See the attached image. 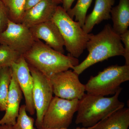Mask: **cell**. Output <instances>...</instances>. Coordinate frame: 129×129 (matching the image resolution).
Segmentation results:
<instances>
[{
    "label": "cell",
    "instance_id": "6da1fadb",
    "mask_svg": "<svg viewBox=\"0 0 129 129\" xmlns=\"http://www.w3.org/2000/svg\"><path fill=\"white\" fill-rule=\"evenodd\" d=\"M86 48L89 52L87 57L72 69L79 75L93 64L113 57L123 56L124 53L120 35L109 24L96 35L90 34Z\"/></svg>",
    "mask_w": 129,
    "mask_h": 129
},
{
    "label": "cell",
    "instance_id": "7a4b0ae2",
    "mask_svg": "<svg viewBox=\"0 0 129 129\" xmlns=\"http://www.w3.org/2000/svg\"><path fill=\"white\" fill-rule=\"evenodd\" d=\"M23 55L29 65L48 78L72 69L79 63L78 58L65 55L39 40L35 41L30 49Z\"/></svg>",
    "mask_w": 129,
    "mask_h": 129
},
{
    "label": "cell",
    "instance_id": "3957f363",
    "mask_svg": "<svg viewBox=\"0 0 129 129\" xmlns=\"http://www.w3.org/2000/svg\"><path fill=\"white\" fill-rule=\"evenodd\" d=\"M122 90L120 87L111 97L85 94L79 100L76 124H81L85 128L92 127L124 108V103L119 99Z\"/></svg>",
    "mask_w": 129,
    "mask_h": 129
},
{
    "label": "cell",
    "instance_id": "277c9868",
    "mask_svg": "<svg viewBox=\"0 0 129 129\" xmlns=\"http://www.w3.org/2000/svg\"><path fill=\"white\" fill-rule=\"evenodd\" d=\"M51 20L60 30L70 55L78 58L86 49L90 34H86L79 24L58 5Z\"/></svg>",
    "mask_w": 129,
    "mask_h": 129
},
{
    "label": "cell",
    "instance_id": "5b68a950",
    "mask_svg": "<svg viewBox=\"0 0 129 129\" xmlns=\"http://www.w3.org/2000/svg\"><path fill=\"white\" fill-rule=\"evenodd\" d=\"M129 80V66H110L91 76L85 85L87 94L95 95H114L122 83Z\"/></svg>",
    "mask_w": 129,
    "mask_h": 129
},
{
    "label": "cell",
    "instance_id": "8992f818",
    "mask_svg": "<svg viewBox=\"0 0 129 129\" xmlns=\"http://www.w3.org/2000/svg\"><path fill=\"white\" fill-rule=\"evenodd\" d=\"M79 101L53 97L44 114L42 128H68L77 112Z\"/></svg>",
    "mask_w": 129,
    "mask_h": 129
},
{
    "label": "cell",
    "instance_id": "52a82bcc",
    "mask_svg": "<svg viewBox=\"0 0 129 129\" xmlns=\"http://www.w3.org/2000/svg\"><path fill=\"white\" fill-rule=\"evenodd\" d=\"M29 67L34 82L33 99L37 116L35 125L39 129L42 127L44 114L53 97V90L48 77L32 66Z\"/></svg>",
    "mask_w": 129,
    "mask_h": 129
},
{
    "label": "cell",
    "instance_id": "ba28073f",
    "mask_svg": "<svg viewBox=\"0 0 129 129\" xmlns=\"http://www.w3.org/2000/svg\"><path fill=\"white\" fill-rule=\"evenodd\" d=\"M79 75L68 70L49 77L53 94L67 100H80L85 94V85L81 83Z\"/></svg>",
    "mask_w": 129,
    "mask_h": 129
},
{
    "label": "cell",
    "instance_id": "9c48e42d",
    "mask_svg": "<svg viewBox=\"0 0 129 129\" xmlns=\"http://www.w3.org/2000/svg\"><path fill=\"white\" fill-rule=\"evenodd\" d=\"M35 41L29 28L9 19L6 28L0 33V44L7 46L21 55L30 49Z\"/></svg>",
    "mask_w": 129,
    "mask_h": 129
},
{
    "label": "cell",
    "instance_id": "30bf717a",
    "mask_svg": "<svg viewBox=\"0 0 129 129\" xmlns=\"http://www.w3.org/2000/svg\"><path fill=\"white\" fill-rule=\"evenodd\" d=\"M11 68L24 96L26 111L34 115L36 112L33 99L34 82L28 64L22 55Z\"/></svg>",
    "mask_w": 129,
    "mask_h": 129
},
{
    "label": "cell",
    "instance_id": "8fae6325",
    "mask_svg": "<svg viewBox=\"0 0 129 129\" xmlns=\"http://www.w3.org/2000/svg\"><path fill=\"white\" fill-rule=\"evenodd\" d=\"M35 40H42L54 50L64 54V42L56 25L51 20L29 28Z\"/></svg>",
    "mask_w": 129,
    "mask_h": 129
},
{
    "label": "cell",
    "instance_id": "7c38bea8",
    "mask_svg": "<svg viewBox=\"0 0 129 129\" xmlns=\"http://www.w3.org/2000/svg\"><path fill=\"white\" fill-rule=\"evenodd\" d=\"M57 4L52 0H43L25 11L21 23L29 28L51 20Z\"/></svg>",
    "mask_w": 129,
    "mask_h": 129
},
{
    "label": "cell",
    "instance_id": "4fadbf2b",
    "mask_svg": "<svg viewBox=\"0 0 129 129\" xmlns=\"http://www.w3.org/2000/svg\"><path fill=\"white\" fill-rule=\"evenodd\" d=\"M22 94L17 79L12 73L6 113L3 117L0 119V125L6 124L12 126L15 124L18 115Z\"/></svg>",
    "mask_w": 129,
    "mask_h": 129
},
{
    "label": "cell",
    "instance_id": "5bb4252c",
    "mask_svg": "<svg viewBox=\"0 0 129 129\" xmlns=\"http://www.w3.org/2000/svg\"><path fill=\"white\" fill-rule=\"evenodd\" d=\"M114 2L115 0H95L94 9L86 16L82 27L86 34H89L96 24L111 18V11Z\"/></svg>",
    "mask_w": 129,
    "mask_h": 129
},
{
    "label": "cell",
    "instance_id": "9a60e30c",
    "mask_svg": "<svg viewBox=\"0 0 129 129\" xmlns=\"http://www.w3.org/2000/svg\"><path fill=\"white\" fill-rule=\"evenodd\" d=\"M111 15L114 31L119 35L126 32L129 25V0H119L118 5L112 8Z\"/></svg>",
    "mask_w": 129,
    "mask_h": 129
},
{
    "label": "cell",
    "instance_id": "2e32d148",
    "mask_svg": "<svg viewBox=\"0 0 129 129\" xmlns=\"http://www.w3.org/2000/svg\"><path fill=\"white\" fill-rule=\"evenodd\" d=\"M129 109L123 108L99 121L92 129H128Z\"/></svg>",
    "mask_w": 129,
    "mask_h": 129
},
{
    "label": "cell",
    "instance_id": "e0dca14e",
    "mask_svg": "<svg viewBox=\"0 0 129 129\" xmlns=\"http://www.w3.org/2000/svg\"><path fill=\"white\" fill-rule=\"evenodd\" d=\"M12 76L11 67L0 69V111H5Z\"/></svg>",
    "mask_w": 129,
    "mask_h": 129
},
{
    "label": "cell",
    "instance_id": "ac0fdd59",
    "mask_svg": "<svg viewBox=\"0 0 129 129\" xmlns=\"http://www.w3.org/2000/svg\"><path fill=\"white\" fill-rule=\"evenodd\" d=\"M9 13L10 21L21 23L25 11L26 0H2Z\"/></svg>",
    "mask_w": 129,
    "mask_h": 129
},
{
    "label": "cell",
    "instance_id": "d6986e66",
    "mask_svg": "<svg viewBox=\"0 0 129 129\" xmlns=\"http://www.w3.org/2000/svg\"><path fill=\"white\" fill-rule=\"evenodd\" d=\"M92 0H78L73 8H70L67 13L72 19L75 17V21L78 22L81 27L84 24L88 9L91 5Z\"/></svg>",
    "mask_w": 129,
    "mask_h": 129
},
{
    "label": "cell",
    "instance_id": "ffe728a7",
    "mask_svg": "<svg viewBox=\"0 0 129 129\" xmlns=\"http://www.w3.org/2000/svg\"><path fill=\"white\" fill-rule=\"evenodd\" d=\"M22 55L7 46L0 44V69L11 67Z\"/></svg>",
    "mask_w": 129,
    "mask_h": 129
},
{
    "label": "cell",
    "instance_id": "44dd1931",
    "mask_svg": "<svg viewBox=\"0 0 129 129\" xmlns=\"http://www.w3.org/2000/svg\"><path fill=\"white\" fill-rule=\"evenodd\" d=\"M25 104L22 105L16 123L11 126L12 129H36L34 127V119L28 116Z\"/></svg>",
    "mask_w": 129,
    "mask_h": 129
},
{
    "label": "cell",
    "instance_id": "7402d4cb",
    "mask_svg": "<svg viewBox=\"0 0 129 129\" xmlns=\"http://www.w3.org/2000/svg\"><path fill=\"white\" fill-rule=\"evenodd\" d=\"M9 19L7 9L2 0H0V33L6 28Z\"/></svg>",
    "mask_w": 129,
    "mask_h": 129
},
{
    "label": "cell",
    "instance_id": "603a6c76",
    "mask_svg": "<svg viewBox=\"0 0 129 129\" xmlns=\"http://www.w3.org/2000/svg\"><path fill=\"white\" fill-rule=\"evenodd\" d=\"M120 39L123 43L124 53L123 56L125 60V65L129 66V30L120 35Z\"/></svg>",
    "mask_w": 129,
    "mask_h": 129
},
{
    "label": "cell",
    "instance_id": "cb8c5ba5",
    "mask_svg": "<svg viewBox=\"0 0 129 129\" xmlns=\"http://www.w3.org/2000/svg\"><path fill=\"white\" fill-rule=\"evenodd\" d=\"M43 0H26L25 2V11L37 5Z\"/></svg>",
    "mask_w": 129,
    "mask_h": 129
},
{
    "label": "cell",
    "instance_id": "d4e9b609",
    "mask_svg": "<svg viewBox=\"0 0 129 129\" xmlns=\"http://www.w3.org/2000/svg\"><path fill=\"white\" fill-rule=\"evenodd\" d=\"M75 0H62V7L66 11L71 8L73 3Z\"/></svg>",
    "mask_w": 129,
    "mask_h": 129
},
{
    "label": "cell",
    "instance_id": "484cf974",
    "mask_svg": "<svg viewBox=\"0 0 129 129\" xmlns=\"http://www.w3.org/2000/svg\"><path fill=\"white\" fill-rule=\"evenodd\" d=\"M0 129H12L11 125L4 124L0 125Z\"/></svg>",
    "mask_w": 129,
    "mask_h": 129
},
{
    "label": "cell",
    "instance_id": "4316f807",
    "mask_svg": "<svg viewBox=\"0 0 129 129\" xmlns=\"http://www.w3.org/2000/svg\"><path fill=\"white\" fill-rule=\"evenodd\" d=\"M94 125L92 126V127H87V128H85V127H83V128H77L74 129H92V128L94 127ZM37 129H69L68 128H60V129H49V128H41Z\"/></svg>",
    "mask_w": 129,
    "mask_h": 129
},
{
    "label": "cell",
    "instance_id": "83f0119b",
    "mask_svg": "<svg viewBox=\"0 0 129 129\" xmlns=\"http://www.w3.org/2000/svg\"><path fill=\"white\" fill-rule=\"evenodd\" d=\"M58 5L62 3V0H52Z\"/></svg>",
    "mask_w": 129,
    "mask_h": 129
}]
</instances>
